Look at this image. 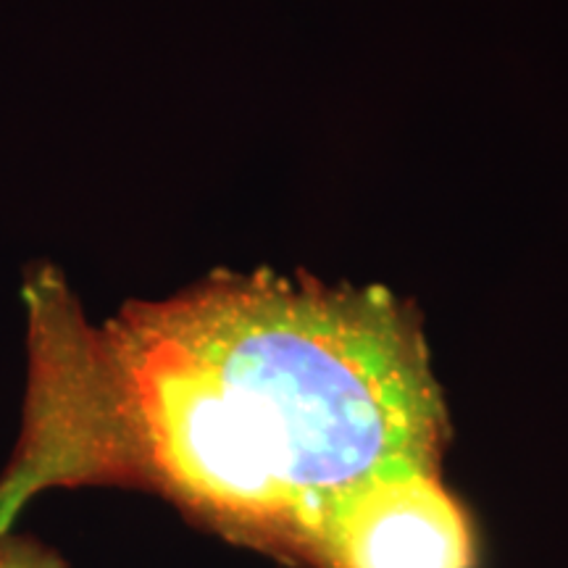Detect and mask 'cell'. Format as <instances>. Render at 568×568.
<instances>
[{
    "label": "cell",
    "instance_id": "1",
    "mask_svg": "<svg viewBox=\"0 0 568 568\" xmlns=\"http://www.w3.org/2000/svg\"><path fill=\"white\" fill-rule=\"evenodd\" d=\"M30 314L3 518L55 487H142L232 542L305 560L343 495L439 471L443 393L387 290L224 274L95 329L45 282Z\"/></svg>",
    "mask_w": 568,
    "mask_h": 568
},
{
    "label": "cell",
    "instance_id": "3",
    "mask_svg": "<svg viewBox=\"0 0 568 568\" xmlns=\"http://www.w3.org/2000/svg\"><path fill=\"white\" fill-rule=\"evenodd\" d=\"M0 568H69L53 548L30 535L0 531Z\"/></svg>",
    "mask_w": 568,
    "mask_h": 568
},
{
    "label": "cell",
    "instance_id": "2",
    "mask_svg": "<svg viewBox=\"0 0 568 568\" xmlns=\"http://www.w3.org/2000/svg\"><path fill=\"white\" fill-rule=\"evenodd\" d=\"M305 560L318 568H468L471 535L439 471H400L339 497Z\"/></svg>",
    "mask_w": 568,
    "mask_h": 568
}]
</instances>
